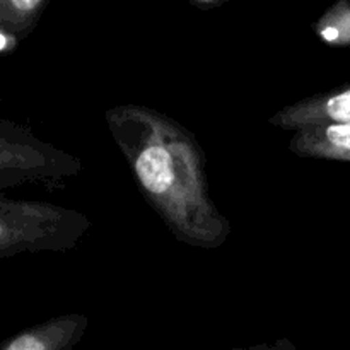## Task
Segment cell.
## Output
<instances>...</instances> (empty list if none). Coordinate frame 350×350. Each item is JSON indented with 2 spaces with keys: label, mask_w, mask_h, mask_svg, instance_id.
Listing matches in <instances>:
<instances>
[{
  "label": "cell",
  "mask_w": 350,
  "mask_h": 350,
  "mask_svg": "<svg viewBox=\"0 0 350 350\" xmlns=\"http://www.w3.org/2000/svg\"><path fill=\"white\" fill-rule=\"evenodd\" d=\"M2 256L26 250L70 248L82 234L85 219L48 204L2 200Z\"/></svg>",
  "instance_id": "cell-2"
},
{
  "label": "cell",
  "mask_w": 350,
  "mask_h": 350,
  "mask_svg": "<svg viewBox=\"0 0 350 350\" xmlns=\"http://www.w3.org/2000/svg\"><path fill=\"white\" fill-rule=\"evenodd\" d=\"M88 328L84 314H64L27 328L3 344L2 350H72Z\"/></svg>",
  "instance_id": "cell-5"
},
{
  "label": "cell",
  "mask_w": 350,
  "mask_h": 350,
  "mask_svg": "<svg viewBox=\"0 0 350 350\" xmlns=\"http://www.w3.org/2000/svg\"><path fill=\"white\" fill-rule=\"evenodd\" d=\"M289 147L303 157L350 161V123L297 130Z\"/></svg>",
  "instance_id": "cell-6"
},
{
  "label": "cell",
  "mask_w": 350,
  "mask_h": 350,
  "mask_svg": "<svg viewBox=\"0 0 350 350\" xmlns=\"http://www.w3.org/2000/svg\"><path fill=\"white\" fill-rule=\"evenodd\" d=\"M320 34L327 43H350V3H338L327 12L320 24Z\"/></svg>",
  "instance_id": "cell-8"
},
{
  "label": "cell",
  "mask_w": 350,
  "mask_h": 350,
  "mask_svg": "<svg viewBox=\"0 0 350 350\" xmlns=\"http://www.w3.org/2000/svg\"><path fill=\"white\" fill-rule=\"evenodd\" d=\"M270 122L272 125L294 132L335 123H350V88L303 99L280 109Z\"/></svg>",
  "instance_id": "cell-4"
},
{
  "label": "cell",
  "mask_w": 350,
  "mask_h": 350,
  "mask_svg": "<svg viewBox=\"0 0 350 350\" xmlns=\"http://www.w3.org/2000/svg\"><path fill=\"white\" fill-rule=\"evenodd\" d=\"M44 2L41 0H3L2 2V27L26 31L41 16Z\"/></svg>",
  "instance_id": "cell-7"
},
{
  "label": "cell",
  "mask_w": 350,
  "mask_h": 350,
  "mask_svg": "<svg viewBox=\"0 0 350 350\" xmlns=\"http://www.w3.org/2000/svg\"><path fill=\"white\" fill-rule=\"evenodd\" d=\"M43 144L36 142L31 135L19 133L17 126H12V133L2 130V178L3 185L7 180L10 183H19L23 180L40 176H65L70 173V157L53 149L43 150ZM79 167V166H74Z\"/></svg>",
  "instance_id": "cell-3"
},
{
  "label": "cell",
  "mask_w": 350,
  "mask_h": 350,
  "mask_svg": "<svg viewBox=\"0 0 350 350\" xmlns=\"http://www.w3.org/2000/svg\"><path fill=\"white\" fill-rule=\"evenodd\" d=\"M140 191L180 241L219 248L231 232L211 198L205 159L191 133L156 109L126 105L106 113Z\"/></svg>",
  "instance_id": "cell-1"
},
{
  "label": "cell",
  "mask_w": 350,
  "mask_h": 350,
  "mask_svg": "<svg viewBox=\"0 0 350 350\" xmlns=\"http://www.w3.org/2000/svg\"><path fill=\"white\" fill-rule=\"evenodd\" d=\"M229 350H297L291 344L289 340H279L275 344H262V345H253V347L245 349H229Z\"/></svg>",
  "instance_id": "cell-9"
}]
</instances>
